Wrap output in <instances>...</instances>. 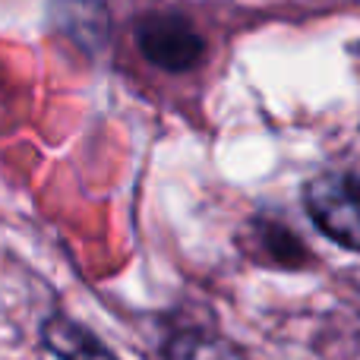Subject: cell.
<instances>
[{
  "mask_svg": "<svg viewBox=\"0 0 360 360\" xmlns=\"http://www.w3.org/2000/svg\"><path fill=\"white\" fill-rule=\"evenodd\" d=\"M304 202L329 240L360 250V171H332L307 184Z\"/></svg>",
  "mask_w": 360,
  "mask_h": 360,
  "instance_id": "1",
  "label": "cell"
},
{
  "mask_svg": "<svg viewBox=\"0 0 360 360\" xmlns=\"http://www.w3.org/2000/svg\"><path fill=\"white\" fill-rule=\"evenodd\" d=\"M136 44L146 54V60L168 73H186L205 54V41L190 19L177 13H152L143 16L136 25Z\"/></svg>",
  "mask_w": 360,
  "mask_h": 360,
  "instance_id": "2",
  "label": "cell"
},
{
  "mask_svg": "<svg viewBox=\"0 0 360 360\" xmlns=\"http://www.w3.org/2000/svg\"><path fill=\"white\" fill-rule=\"evenodd\" d=\"M44 348L57 360H117L98 338L63 313H54L41 323Z\"/></svg>",
  "mask_w": 360,
  "mask_h": 360,
  "instance_id": "3",
  "label": "cell"
},
{
  "mask_svg": "<svg viewBox=\"0 0 360 360\" xmlns=\"http://www.w3.org/2000/svg\"><path fill=\"white\" fill-rule=\"evenodd\" d=\"M168 360H243V354L231 342H224L221 335L212 332H180L168 342L165 348Z\"/></svg>",
  "mask_w": 360,
  "mask_h": 360,
  "instance_id": "4",
  "label": "cell"
}]
</instances>
